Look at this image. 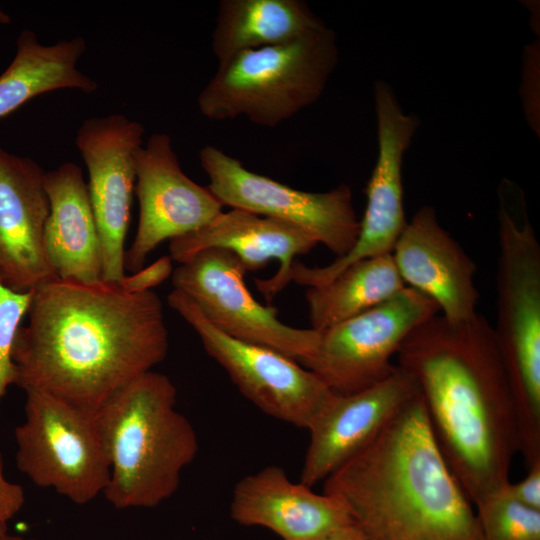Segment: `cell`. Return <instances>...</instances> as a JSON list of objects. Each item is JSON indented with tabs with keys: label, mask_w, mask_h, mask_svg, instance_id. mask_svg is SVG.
<instances>
[{
	"label": "cell",
	"mask_w": 540,
	"mask_h": 540,
	"mask_svg": "<svg viewBox=\"0 0 540 540\" xmlns=\"http://www.w3.org/2000/svg\"><path fill=\"white\" fill-rule=\"evenodd\" d=\"M391 255L405 285L434 301L444 318L463 322L477 314L476 265L432 206L414 213Z\"/></svg>",
	"instance_id": "17"
},
{
	"label": "cell",
	"mask_w": 540,
	"mask_h": 540,
	"mask_svg": "<svg viewBox=\"0 0 540 540\" xmlns=\"http://www.w3.org/2000/svg\"><path fill=\"white\" fill-rule=\"evenodd\" d=\"M405 286L391 254L358 261L328 283L306 290L311 328H330L390 299Z\"/></svg>",
	"instance_id": "23"
},
{
	"label": "cell",
	"mask_w": 540,
	"mask_h": 540,
	"mask_svg": "<svg viewBox=\"0 0 540 540\" xmlns=\"http://www.w3.org/2000/svg\"><path fill=\"white\" fill-rule=\"evenodd\" d=\"M318 242L301 228L241 209L221 212L201 228L171 239L172 260L181 263L211 248L234 253L246 270L257 271L271 260L279 261L277 273L269 279H255L258 290L271 300L287 285L296 256L310 252Z\"/></svg>",
	"instance_id": "19"
},
{
	"label": "cell",
	"mask_w": 540,
	"mask_h": 540,
	"mask_svg": "<svg viewBox=\"0 0 540 540\" xmlns=\"http://www.w3.org/2000/svg\"><path fill=\"white\" fill-rule=\"evenodd\" d=\"M527 475L517 483L508 482L505 492L517 502L540 510V461L527 468Z\"/></svg>",
	"instance_id": "27"
},
{
	"label": "cell",
	"mask_w": 540,
	"mask_h": 540,
	"mask_svg": "<svg viewBox=\"0 0 540 540\" xmlns=\"http://www.w3.org/2000/svg\"><path fill=\"white\" fill-rule=\"evenodd\" d=\"M439 313L429 297L405 286L381 304L320 331L314 352L298 362L336 394L366 389L393 373L392 357L406 337Z\"/></svg>",
	"instance_id": "9"
},
{
	"label": "cell",
	"mask_w": 540,
	"mask_h": 540,
	"mask_svg": "<svg viewBox=\"0 0 540 540\" xmlns=\"http://www.w3.org/2000/svg\"><path fill=\"white\" fill-rule=\"evenodd\" d=\"M207 186L223 206L295 225L341 257L354 246L360 228L351 188L306 192L253 172L211 145L199 153Z\"/></svg>",
	"instance_id": "10"
},
{
	"label": "cell",
	"mask_w": 540,
	"mask_h": 540,
	"mask_svg": "<svg viewBox=\"0 0 540 540\" xmlns=\"http://www.w3.org/2000/svg\"><path fill=\"white\" fill-rule=\"evenodd\" d=\"M496 325L525 465L540 459V245L525 202L519 214L500 187Z\"/></svg>",
	"instance_id": "5"
},
{
	"label": "cell",
	"mask_w": 540,
	"mask_h": 540,
	"mask_svg": "<svg viewBox=\"0 0 540 540\" xmlns=\"http://www.w3.org/2000/svg\"><path fill=\"white\" fill-rule=\"evenodd\" d=\"M13 345L15 385L93 414L168 352L162 303L119 282L55 278L32 291Z\"/></svg>",
	"instance_id": "1"
},
{
	"label": "cell",
	"mask_w": 540,
	"mask_h": 540,
	"mask_svg": "<svg viewBox=\"0 0 540 540\" xmlns=\"http://www.w3.org/2000/svg\"><path fill=\"white\" fill-rule=\"evenodd\" d=\"M170 378L149 371L116 391L94 413L109 464L103 492L115 508H152L172 497L195 459L196 431L176 408Z\"/></svg>",
	"instance_id": "4"
},
{
	"label": "cell",
	"mask_w": 540,
	"mask_h": 540,
	"mask_svg": "<svg viewBox=\"0 0 540 540\" xmlns=\"http://www.w3.org/2000/svg\"><path fill=\"white\" fill-rule=\"evenodd\" d=\"M335 32L325 25L297 39L239 52L222 61L198 96L208 119L244 116L274 127L323 93L338 63Z\"/></svg>",
	"instance_id": "6"
},
{
	"label": "cell",
	"mask_w": 540,
	"mask_h": 540,
	"mask_svg": "<svg viewBox=\"0 0 540 540\" xmlns=\"http://www.w3.org/2000/svg\"><path fill=\"white\" fill-rule=\"evenodd\" d=\"M143 134L141 123L121 114L89 118L77 132L75 142L88 170L89 198L101 244L102 281L119 282L125 276L124 243Z\"/></svg>",
	"instance_id": "13"
},
{
	"label": "cell",
	"mask_w": 540,
	"mask_h": 540,
	"mask_svg": "<svg viewBox=\"0 0 540 540\" xmlns=\"http://www.w3.org/2000/svg\"><path fill=\"white\" fill-rule=\"evenodd\" d=\"M0 540H39V539L24 538V537L9 535L5 533V534L0 535Z\"/></svg>",
	"instance_id": "30"
},
{
	"label": "cell",
	"mask_w": 540,
	"mask_h": 540,
	"mask_svg": "<svg viewBox=\"0 0 540 540\" xmlns=\"http://www.w3.org/2000/svg\"><path fill=\"white\" fill-rule=\"evenodd\" d=\"M44 188L49 199L44 248L54 273L63 280L102 281L101 244L81 168L66 162L45 172Z\"/></svg>",
	"instance_id": "20"
},
{
	"label": "cell",
	"mask_w": 540,
	"mask_h": 540,
	"mask_svg": "<svg viewBox=\"0 0 540 540\" xmlns=\"http://www.w3.org/2000/svg\"><path fill=\"white\" fill-rule=\"evenodd\" d=\"M31 298L32 291L15 292L0 282V400L8 386L15 383L14 339Z\"/></svg>",
	"instance_id": "25"
},
{
	"label": "cell",
	"mask_w": 540,
	"mask_h": 540,
	"mask_svg": "<svg viewBox=\"0 0 540 540\" xmlns=\"http://www.w3.org/2000/svg\"><path fill=\"white\" fill-rule=\"evenodd\" d=\"M10 22V17L3 12V10L0 8V23L6 24Z\"/></svg>",
	"instance_id": "31"
},
{
	"label": "cell",
	"mask_w": 540,
	"mask_h": 540,
	"mask_svg": "<svg viewBox=\"0 0 540 540\" xmlns=\"http://www.w3.org/2000/svg\"><path fill=\"white\" fill-rule=\"evenodd\" d=\"M25 393L24 421L15 429L19 471L74 504L103 494L110 470L94 415L42 391Z\"/></svg>",
	"instance_id": "7"
},
{
	"label": "cell",
	"mask_w": 540,
	"mask_h": 540,
	"mask_svg": "<svg viewBox=\"0 0 540 540\" xmlns=\"http://www.w3.org/2000/svg\"><path fill=\"white\" fill-rule=\"evenodd\" d=\"M323 484L346 503L364 540H482L420 392Z\"/></svg>",
	"instance_id": "3"
},
{
	"label": "cell",
	"mask_w": 540,
	"mask_h": 540,
	"mask_svg": "<svg viewBox=\"0 0 540 540\" xmlns=\"http://www.w3.org/2000/svg\"><path fill=\"white\" fill-rule=\"evenodd\" d=\"M378 157L366 187V207L354 246L323 267H309L297 260L287 276L288 284L317 287L331 281L350 265L391 254L407 220L403 203L402 162L419 126L414 114H406L392 88L384 81L374 84Z\"/></svg>",
	"instance_id": "11"
},
{
	"label": "cell",
	"mask_w": 540,
	"mask_h": 540,
	"mask_svg": "<svg viewBox=\"0 0 540 540\" xmlns=\"http://www.w3.org/2000/svg\"><path fill=\"white\" fill-rule=\"evenodd\" d=\"M230 514L239 524L268 528L283 540H319L354 524L340 497L318 494L301 482L294 483L276 465L237 482Z\"/></svg>",
	"instance_id": "18"
},
{
	"label": "cell",
	"mask_w": 540,
	"mask_h": 540,
	"mask_svg": "<svg viewBox=\"0 0 540 540\" xmlns=\"http://www.w3.org/2000/svg\"><path fill=\"white\" fill-rule=\"evenodd\" d=\"M135 193L139 221L124 267L142 269L147 256L163 241L191 233L222 212L210 191L182 170L167 134L155 133L136 156Z\"/></svg>",
	"instance_id": "14"
},
{
	"label": "cell",
	"mask_w": 540,
	"mask_h": 540,
	"mask_svg": "<svg viewBox=\"0 0 540 540\" xmlns=\"http://www.w3.org/2000/svg\"><path fill=\"white\" fill-rule=\"evenodd\" d=\"M173 272L172 259L163 256L146 268H142L132 275L124 276L119 284L127 293H142L151 291L161 284Z\"/></svg>",
	"instance_id": "26"
},
{
	"label": "cell",
	"mask_w": 540,
	"mask_h": 540,
	"mask_svg": "<svg viewBox=\"0 0 540 540\" xmlns=\"http://www.w3.org/2000/svg\"><path fill=\"white\" fill-rule=\"evenodd\" d=\"M246 272L234 253L211 248L181 263L172 272V283L228 336L274 349L297 361L312 354L320 331L281 322L275 307L264 306L252 296L244 282Z\"/></svg>",
	"instance_id": "12"
},
{
	"label": "cell",
	"mask_w": 540,
	"mask_h": 540,
	"mask_svg": "<svg viewBox=\"0 0 540 540\" xmlns=\"http://www.w3.org/2000/svg\"><path fill=\"white\" fill-rule=\"evenodd\" d=\"M419 392L413 377L396 365L389 377L371 387L335 394L308 430L310 441L299 482L311 488L323 482L361 451Z\"/></svg>",
	"instance_id": "16"
},
{
	"label": "cell",
	"mask_w": 540,
	"mask_h": 540,
	"mask_svg": "<svg viewBox=\"0 0 540 540\" xmlns=\"http://www.w3.org/2000/svg\"><path fill=\"white\" fill-rule=\"evenodd\" d=\"M85 49L86 42L80 36L43 45L34 32L23 30L14 59L0 75V119L43 93L58 89L96 91L97 82L77 68Z\"/></svg>",
	"instance_id": "21"
},
{
	"label": "cell",
	"mask_w": 540,
	"mask_h": 540,
	"mask_svg": "<svg viewBox=\"0 0 540 540\" xmlns=\"http://www.w3.org/2000/svg\"><path fill=\"white\" fill-rule=\"evenodd\" d=\"M395 357L416 381L435 440L470 501L510 482L518 427L492 325L478 313L463 322L439 313Z\"/></svg>",
	"instance_id": "2"
},
{
	"label": "cell",
	"mask_w": 540,
	"mask_h": 540,
	"mask_svg": "<svg viewBox=\"0 0 540 540\" xmlns=\"http://www.w3.org/2000/svg\"><path fill=\"white\" fill-rule=\"evenodd\" d=\"M325 24L301 0H222L212 33L218 62L297 39Z\"/></svg>",
	"instance_id": "22"
},
{
	"label": "cell",
	"mask_w": 540,
	"mask_h": 540,
	"mask_svg": "<svg viewBox=\"0 0 540 540\" xmlns=\"http://www.w3.org/2000/svg\"><path fill=\"white\" fill-rule=\"evenodd\" d=\"M45 172L0 147V282L20 293L58 278L44 248L49 199Z\"/></svg>",
	"instance_id": "15"
},
{
	"label": "cell",
	"mask_w": 540,
	"mask_h": 540,
	"mask_svg": "<svg viewBox=\"0 0 540 540\" xmlns=\"http://www.w3.org/2000/svg\"><path fill=\"white\" fill-rule=\"evenodd\" d=\"M474 506L482 540H540V510L512 499L504 487Z\"/></svg>",
	"instance_id": "24"
},
{
	"label": "cell",
	"mask_w": 540,
	"mask_h": 540,
	"mask_svg": "<svg viewBox=\"0 0 540 540\" xmlns=\"http://www.w3.org/2000/svg\"><path fill=\"white\" fill-rule=\"evenodd\" d=\"M168 304L191 325L205 352L239 391L267 415L309 430L335 397L336 393L297 360L215 328L183 292L173 289Z\"/></svg>",
	"instance_id": "8"
},
{
	"label": "cell",
	"mask_w": 540,
	"mask_h": 540,
	"mask_svg": "<svg viewBox=\"0 0 540 540\" xmlns=\"http://www.w3.org/2000/svg\"><path fill=\"white\" fill-rule=\"evenodd\" d=\"M23 504V489L6 479L0 455V535L7 533L9 520L20 511Z\"/></svg>",
	"instance_id": "28"
},
{
	"label": "cell",
	"mask_w": 540,
	"mask_h": 540,
	"mask_svg": "<svg viewBox=\"0 0 540 540\" xmlns=\"http://www.w3.org/2000/svg\"><path fill=\"white\" fill-rule=\"evenodd\" d=\"M319 540H364L355 524L340 528Z\"/></svg>",
	"instance_id": "29"
}]
</instances>
